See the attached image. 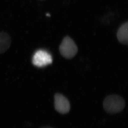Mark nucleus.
Here are the masks:
<instances>
[{
  "mask_svg": "<svg viewBox=\"0 0 128 128\" xmlns=\"http://www.w3.org/2000/svg\"><path fill=\"white\" fill-rule=\"evenodd\" d=\"M125 105V101L123 98L117 94L108 96L103 103L104 110L110 114L120 112L124 109Z\"/></svg>",
  "mask_w": 128,
  "mask_h": 128,
  "instance_id": "obj_1",
  "label": "nucleus"
},
{
  "mask_svg": "<svg viewBox=\"0 0 128 128\" xmlns=\"http://www.w3.org/2000/svg\"><path fill=\"white\" fill-rule=\"evenodd\" d=\"M78 48L76 44L69 36H66L59 46V52L63 57L67 59L74 58L77 53Z\"/></svg>",
  "mask_w": 128,
  "mask_h": 128,
  "instance_id": "obj_2",
  "label": "nucleus"
},
{
  "mask_svg": "<svg viewBox=\"0 0 128 128\" xmlns=\"http://www.w3.org/2000/svg\"><path fill=\"white\" fill-rule=\"evenodd\" d=\"M52 63V57L46 51L39 50L34 54L32 64L38 67H43Z\"/></svg>",
  "mask_w": 128,
  "mask_h": 128,
  "instance_id": "obj_3",
  "label": "nucleus"
},
{
  "mask_svg": "<svg viewBox=\"0 0 128 128\" xmlns=\"http://www.w3.org/2000/svg\"><path fill=\"white\" fill-rule=\"evenodd\" d=\"M54 108L59 113L66 114L70 110V103L66 97L60 93H56L54 96Z\"/></svg>",
  "mask_w": 128,
  "mask_h": 128,
  "instance_id": "obj_4",
  "label": "nucleus"
},
{
  "mask_svg": "<svg viewBox=\"0 0 128 128\" xmlns=\"http://www.w3.org/2000/svg\"><path fill=\"white\" fill-rule=\"evenodd\" d=\"M11 43V38L7 33L0 32V54L6 52L10 48Z\"/></svg>",
  "mask_w": 128,
  "mask_h": 128,
  "instance_id": "obj_5",
  "label": "nucleus"
},
{
  "mask_svg": "<svg viewBox=\"0 0 128 128\" xmlns=\"http://www.w3.org/2000/svg\"><path fill=\"white\" fill-rule=\"evenodd\" d=\"M128 23L126 22L120 27L117 33L118 41L124 44H128Z\"/></svg>",
  "mask_w": 128,
  "mask_h": 128,
  "instance_id": "obj_6",
  "label": "nucleus"
},
{
  "mask_svg": "<svg viewBox=\"0 0 128 128\" xmlns=\"http://www.w3.org/2000/svg\"><path fill=\"white\" fill-rule=\"evenodd\" d=\"M40 128H54L53 127H51V126H43V127H41Z\"/></svg>",
  "mask_w": 128,
  "mask_h": 128,
  "instance_id": "obj_7",
  "label": "nucleus"
}]
</instances>
